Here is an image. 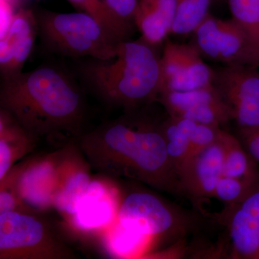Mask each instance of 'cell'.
<instances>
[{"mask_svg":"<svg viewBox=\"0 0 259 259\" xmlns=\"http://www.w3.org/2000/svg\"><path fill=\"white\" fill-rule=\"evenodd\" d=\"M0 107L36 142L77 139L84 132L83 90L69 71L55 65L1 77Z\"/></svg>","mask_w":259,"mask_h":259,"instance_id":"obj_1","label":"cell"},{"mask_svg":"<svg viewBox=\"0 0 259 259\" xmlns=\"http://www.w3.org/2000/svg\"><path fill=\"white\" fill-rule=\"evenodd\" d=\"M125 112L76 139L88 164L105 176L125 177L156 190L182 194L160 124L137 120L131 112Z\"/></svg>","mask_w":259,"mask_h":259,"instance_id":"obj_2","label":"cell"},{"mask_svg":"<svg viewBox=\"0 0 259 259\" xmlns=\"http://www.w3.org/2000/svg\"><path fill=\"white\" fill-rule=\"evenodd\" d=\"M75 69L90 93L107 106L125 112L157 101L161 91V56L141 39L119 42L110 59L78 60Z\"/></svg>","mask_w":259,"mask_h":259,"instance_id":"obj_3","label":"cell"},{"mask_svg":"<svg viewBox=\"0 0 259 259\" xmlns=\"http://www.w3.org/2000/svg\"><path fill=\"white\" fill-rule=\"evenodd\" d=\"M34 12L40 44L47 52L102 60L115 56L120 42L88 13H59L44 9Z\"/></svg>","mask_w":259,"mask_h":259,"instance_id":"obj_4","label":"cell"},{"mask_svg":"<svg viewBox=\"0 0 259 259\" xmlns=\"http://www.w3.org/2000/svg\"><path fill=\"white\" fill-rule=\"evenodd\" d=\"M76 255L37 213L0 214V259H69Z\"/></svg>","mask_w":259,"mask_h":259,"instance_id":"obj_5","label":"cell"},{"mask_svg":"<svg viewBox=\"0 0 259 259\" xmlns=\"http://www.w3.org/2000/svg\"><path fill=\"white\" fill-rule=\"evenodd\" d=\"M117 222L130 231L153 240L185 236L195 230L199 221L156 194L135 191L120 200Z\"/></svg>","mask_w":259,"mask_h":259,"instance_id":"obj_6","label":"cell"},{"mask_svg":"<svg viewBox=\"0 0 259 259\" xmlns=\"http://www.w3.org/2000/svg\"><path fill=\"white\" fill-rule=\"evenodd\" d=\"M212 85L231 109L238 136L259 130V71L250 65L213 68Z\"/></svg>","mask_w":259,"mask_h":259,"instance_id":"obj_7","label":"cell"},{"mask_svg":"<svg viewBox=\"0 0 259 259\" xmlns=\"http://www.w3.org/2000/svg\"><path fill=\"white\" fill-rule=\"evenodd\" d=\"M191 35L190 44L204 60L257 67L248 35L233 19L222 20L209 14Z\"/></svg>","mask_w":259,"mask_h":259,"instance_id":"obj_8","label":"cell"},{"mask_svg":"<svg viewBox=\"0 0 259 259\" xmlns=\"http://www.w3.org/2000/svg\"><path fill=\"white\" fill-rule=\"evenodd\" d=\"M163 92H186L212 85L213 68L192 44L166 39L161 56ZM159 93V94H160Z\"/></svg>","mask_w":259,"mask_h":259,"instance_id":"obj_9","label":"cell"},{"mask_svg":"<svg viewBox=\"0 0 259 259\" xmlns=\"http://www.w3.org/2000/svg\"><path fill=\"white\" fill-rule=\"evenodd\" d=\"M157 101L168 115L197 123L221 127L233 120L231 109L213 85L190 91L163 92Z\"/></svg>","mask_w":259,"mask_h":259,"instance_id":"obj_10","label":"cell"},{"mask_svg":"<svg viewBox=\"0 0 259 259\" xmlns=\"http://www.w3.org/2000/svg\"><path fill=\"white\" fill-rule=\"evenodd\" d=\"M215 218L228 231L231 258L259 259V184L241 202Z\"/></svg>","mask_w":259,"mask_h":259,"instance_id":"obj_11","label":"cell"},{"mask_svg":"<svg viewBox=\"0 0 259 259\" xmlns=\"http://www.w3.org/2000/svg\"><path fill=\"white\" fill-rule=\"evenodd\" d=\"M223 134L218 141L194 154L179 169L181 193L197 205L202 201L212 198L216 186L223 177Z\"/></svg>","mask_w":259,"mask_h":259,"instance_id":"obj_12","label":"cell"},{"mask_svg":"<svg viewBox=\"0 0 259 259\" xmlns=\"http://www.w3.org/2000/svg\"><path fill=\"white\" fill-rule=\"evenodd\" d=\"M37 35L34 10L22 8L17 11L9 28L0 40L1 77L23 71L24 64L31 54Z\"/></svg>","mask_w":259,"mask_h":259,"instance_id":"obj_13","label":"cell"},{"mask_svg":"<svg viewBox=\"0 0 259 259\" xmlns=\"http://www.w3.org/2000/svg\"><path fill=\"white\" fill-rule=\"evenodd\" d=\"M120 203L101 182L92 181L71 221L83 231L107 228L117 221Z\"/></svg>","mask_w":259,"mask_h":259,"instance_id":"obj_14","label":"cell"},{"mask_svg":"<svg viewBox=\"0 0 259 259\" xmlns=\"http://www.w3.org/2000/svg\"><path fill=\"white\" fill-rule=\"evenodd\" d=\"M177 11V0H139L135 17L141 40L156 48L171 33Z\"/></svg>","mask_w":259,"mask_h":259,"instance_id":"obj_15","label":"cell"},{"mask_svg":"<svg viewBox=\"0 0 259 259\" xmlns=\"http://www.w3.org/2000/svg\"><path fill=\"white\" fill-rule=\"evenodd\" d=\"M91 182L83 165L79 162L77 164H72L66 160L61 166L51 205L71 219Z\"/></svg>","mask_w":259,"mask_h":259,"instance_id":"obj_16","label":"cell"},{"mask_svg":"<svg viewBox=\"0 0 259 259\" xmlns=\"http://www.w3.org/2000/svg\"><path fill=\"white\" fill-rule=\"evenodd\" d=\"M36 143L8 112L0 110V181Z\"/></svg>","mask_w":259,"mask_h":259,"instance_id":"obj_17","label":"cell"},{"mask_svg":"<svg viewBox=\"0 0 259 259\" xmlns=\"http://www.w3.org/2000/svg\"><path fill=\"white\" fill-rule=\"evenodd\" d=\"M223 176L259 183V164L245 149L238 136L224 131Z\"/></svg>","mask_w":259,"mask_h":259,"instance_id":"obj_18","label":"cell"},{"mask_svg":"<svg viewBox=\"0 0 259 259\" xmlns=\"http://www.w3.org/2000/svg\"><path fill=\"white\" fill-rule=\"evenodd\" d=\"M197 125L194 121L169 115L160 124L167 153L177 174L180 167L190 157L191 137Z\"/></svg>","mask_w":259,"mask_h":259,"instance_id":"obj_19","label":"cell"},{"mask_svg":"<svg viewBox=\"0 0 259 259\" xmlns=\"http://www.w3.org/2000/svg\"><path fill=\"white\" fill-rule=\"evenodd\" d=\"M232 19L248 35L259 67V0H228Z\"/></svg>","mask_w":259,"mask_h":259,"instance_id":"obj_20","label":"cell"},{"mask_svg":"<svg viewBox=\"0 0 259 259\" xmlns=\"http://www.w3.org/2000/svg\"><path fill=\"white\" fill-rule=\"evenodd\" d=\"M212 0H177V11L170 35H191L209 14Z\"/></svg>","mask_w":259,"mask_h":259,"instance_id":"obj_21","label":"cell"},{"mask_svg":"<svg viewBox=\"0 0 259 259\" xmlns=\"http://www.w3.org/2000/svg\"><path fill=\"white\" fill-rule=\"evenodd\" d=\"M109 13L120 30L124 40H129L136 26L135 17L139 0H103Z\"/></svg>","mask_w":259,"mask_h":259,"instance_id":"obj_22","label":"cell"},{"mask_svg":"<svg viewBox=\"0 0 259 259\" xmlns=\"http://www.w3.org/2000/svg\"><path fill=\"white\" fill-rule=\"evenodd\" d=\"M259 183L223 176L220 179L213 197L224 204V208H229L241 202Z\"/></svg>","mask_w":259,"mask_h":259,"instance_id":"obj_23","label":"cell"},{"mask_svg":"<svg viewBox=\"0 0 259 259\" xmlns=\"http://www.w3.org/2000/svg\"><path fill=\"white\" fill-rule=\"evenodd\" d=\"M80 12L88 13L102 24L119 42L123 41L120 30L109 13L103 0H68Z\"/></svg>","mask_w":259,"mask_h":259,"instance_id":"obj_24","label":"cell"},{"mask_svg":"<svg viewBox=\"0 0 259 259\" xmlns=\"http://www.w3.org/2000/svg\"><path fill=\"white\" fill-rule=\"evenodd\" d=\"M223 131L219 126L197 123L191 137L190 157L218 141Z\"/></svg>","mask_w":259,"mask_h":259,"instance_id":"obj_25","label":"cell"},{"mask_svg":"<svg viewBox=\"0 0 259 259\" xmlns=\"http://www.w3.org/2000/svg\"><path fill=\"white\" fill-rule=\"evenodd\" d=\"M238 137L247 151L259 164V130L250 134L238 136Z\"/></svg>","mask_w":259,"mask_h":259,"instance_id":"obj_26","label":"cell"},{"mask_svg":"<svg viewBox=\"0 0 259 259\" xmlns=\"http://www.w3.org/2000/svg\"><path fill=\"white\" fill-rule=\"evenodd\" d=\"M15 13L13 11L10 0H1V37L9 28Z\"/></svg>","mask_w":259,"mask_h":259,"instance_id":"obj_27","label":"cell"}]
</instances>
